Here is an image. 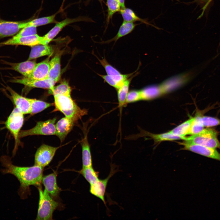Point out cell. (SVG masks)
Here are the masks:
<instances>
[{
  "mask_svg": "<svg viewBox=\"0 0 220 220\" xmlns=\"http://www.w3.org/2000/svg\"><path fill=\"white\" fill-rule=\"evenodd\" d=\"M0 162L3 167L0 171L3 174H10L15 176L19 182L20 186L18 193L22 199L27 197L29 187L41 186L43 167L34 165L31 167H20L14 165L8 156H3Z\"/></svg>",
  "mask_w": 220,
  "mask_h": 220,
  "instance_id": "1",
  "label": "cell"
},
{
  "mask_svg": "<svg viewBox=\"0 0 220 220\" xmlns=\"http://www.w3.org/2000/svg\"><path fill=\"white\" fill-rule=\"evenodd\" d=\"M54 111H59L75 123L84 116L87 114V110L79 107L72 98L71 95L54 96Z\"/></svg>",
  "mask_w": 220,
  "mask_h": 220,
  "instance_id": "2",
  "label": "cell"
},
{
  "mask_svg": "<svg viewBox=\"0 0 220 220\" xmlns=\"http://www.w3.org/2000/svg\"><path fill=\"white\" fill-rule=\"evenodd\" d=\"M37 188L39 199L36 220H52L53 213L58 207L59 203L53 199L46 189L43 191L41 186Z\"/></svg>",
  "mask_w": 220,
  "mask_h": 220,
  "instance_id": "3",
  "label": "cell"
},
{
  "mask_svg": "<svg viewBox=\"0 0 220 220\" xmlns=\"http://www.w3.org/2000/svg\"><path fill=\"white\" fill-rule=\"evenodd\" d=\"M187 143L199 145L214 148L220 149V142L218 138V132L210 128H204L200 133L183 140Z\"/></svg>",
  "mask_w": 220,
  "mask_h": 220,
  "instance_id": "4",
  "label": "cell"
},
{
  "mask_svg": "<svg viewBox=\"0 0 220 220\" xmlns=\"http://www.w3.org/2000/svg\"><path fill=\"white\" fill-rule=\"evenodd\" d=\"M24 114L16 107L13 109L5 122L6 128L9 131L14 138L15 145L13 151L14 156L21 143L19 135L23 125Z\"/></svg>",
  "mask_w": 220,
  "mask_h": 220,
  "instance_id": "5",
  "label": "cell"
},
{
  "mask_svg": "<svg viewBox=\"0 0 220 220\" xmlns=\"http://www.w3.org/2000/svg\"><path fill=\"white\" fill-rule=\"evenodd\" d=\"M56 118L45 121L37 122L35 126L29 130H21L20 132V138L29 136L35 135H56L55 123Z\"/></svg>",
  "mask_w": 220,
  "mask_h": 220,
  "instance_id": "6",
  "label": "cell"
},
{
  "mask_svg": "<svg viewBox=\"0 0 220 220\" xmlns=\"http://www.w3.org/2000/svg\"><path fill=\"white\" fill-rule=\"evenodd\" d=\"M60 147H54L43 144L37 149L35 155L34 165L42 167L48 165Z\"/></svg>",
  "mask_w": 220,
  "mask_h": 220,
  "instance_id": "7",
  "label": "cell"
},
{
  "mask_svg": "<svg viewBox=\"0 0 220 220\" xmlns=\"http://www.w3.org/2000/svg\"><path fill=\"white\" fill-rule=\"evenodd\" d=\"M97 58L105 68L107 75L114 82L115 88L116 90L122 85L127 79L134 74L136 72L127 74H122L116 68L110 64L105 57L102 59H100L97 57Z\"/></svg>",
  "mask_w": 220,
  "mask_h": 220,
  "instance_id": "8",
  "label": "cell"
},
{
  "mask_svg": "<svg viewBox=\"0 0 220 220\" xmlns=\"http://www.w3.org/2000/svg\"><path fill=\"white\" fill-rule=\"evenodd\" d=\"M10 82L22 84L29 87L48 89L50 91L53 89L56 83L53 81L48 78L38 79L24 77L13 78L10 80Z\"/></svg>",
  "mask_w": 220,
  "mask_h": 220,
  "instance_id": "9",
  "label": "cell"
},
{
  "mask_svg": "<svg viewBox=\"0 0 220 220\" xmlns=\"http://www.w3.org/2000/svg\"><path fill=\"white\" fill-rule=\"evenodd\" d=\"M181 144L184 147L183 149L220 161V153L215 148L199 145L189 144L184 141Z\"/></svg>",
  "mask_w": 220,
  "mask_h": 220,
  "instance_id": "10",
  "label": "cell"
},
{
  "mask_svg": "<svg viewBox=\"0 0 220 220\" xmlns=\"http://www.w3.org/2000/svg\"><path fill=\"white\" fill-rule=\"evenodd\" d=\"M28 24V22L8 21L0 18V38L14 36Z\"/></svg>",
  "mask_w": 220,
  "mask_h": 220,
  "instance_id": "11",
  "label": "cell"
},
{
  "mask_svg": "<svg viewBox=\"0 0 220 220\" xmlns=\"http://www.w3.org/2000/svg\"><path fill=\"white\" fill-rule=\"evenodd\" d=\"M43 37L37 34L28 36L16 37L13 36L12 38L0 43V45H23L32 47L42 44Z\"/></svg>",
  "mask_w": 220,
  "mask_h": 220,
  "instance_id": "12",
  "label": "cell"
},
{
  "mask_svg": "<svg viewBox=\"0 0 220 220\" xmlns=\"http://www.w3.org/2000/svg\"><path fill=\"white\" fill-rule=\"evenodd\" d=\"M86 20L82 17L71 19L66 18L64 20L56 23L54 27L43 36V45H46L50 42L59 33L63 28L71 23Z\"/></svg>",
  "mask_w": 220,
  "mask_h": 220,
  "instance_id": "13",
  "label": "cell"
},
{
  "mask_svg": "<svg viewBox=\"0 0 220 220\" xmlns=\"http://www.w3.org/2000/svg\"><path fill=\"white\" fill-rule=\"evenodd\" d=\"M115 173L113 168H111L110 173L108 176L103 179H99L94 183L90 185V192L93 195L101 199L105 204V196L106 188L110 178Z\"/></svg>",
  "mask_w": 220,
  "mask_h": 220,
  "instance_id": "14",
  "label": "cell"
},
{
  "mask_svg": "<svg viewBox=\"0 0 220 220\" xmlns=\"http://www.w3.org/2000/svg\"><path fill=\"white\" fill-rule=\"evenodd\" d=\"M6 88L10 94L15 107L24 114H30L31 104L29 98L20 95L9 86H7Z\"/></svg>",
  "mask_w": 220,
  "mask_h": 220,
  "instance_id": "15",
  "label": "cell"
},
{
  "mask_svg": "<svg viewBox=\"0 0 220 220\" xmlns=\"http://www.w3.org/2000/svg\"><path fill=\"white\" fill-rule=\"evenodd\" d=\"M42 183L50 196L54 200L58 198L61 189L58 186L57 181V175L53 173L43 176Z\"/></svg>",
  "mask_w": 220,
  "mask_h": 220,
  "instance_id": "16",
  "label": "cell"
},
{
  "mask_svg": "<svg viewBox=\"0 0 220 220\" xmlns=\"http://www.w3.org/2000/svg\"><path fill=\"white\" fill-rule=\"evenodd\" d=\"M75 123L66 117L59 120L55 125L56 135L62 142L72 129Z\"/></svg>",
  "mask_w": 220,
  "mask_h": 220,
  "instance_id": "17",
  "label": "cell"
},
{
  "mask_svg": "<svg viewBox=\"0 0 220 220\" xmlns=\"http://www.w3.org/2000/svg\"><path fill=\"white\" fill-rule=\"evenodd\" d=\"M6 63L10 66L8 69L16 71L25 77L30 76L37 64L35 61L28 60L18 63Z\"/></svg>",
  "mask_w": 220,
  "mask_h": 220,
  "instance_id": "18",
  "label": "cell"
},
{
  "mask_svg": "<svg viewBox=\"0 0 220 220\" xmlns=\"http://www.w3.org/2000/svg\"><path fill=\"white\" fill-rule=\"evenodd\" d=\"M139 90L141 100H152L166 94L161 84L146 86Z\"/></svg>",
  "mask_w": 220,
  "mask_h": 220,
  "instance_id": "19",
  "label": "cell"
},
{
  "mask_svg": "<svg viewBox=\"0 0 220 220\" xmlns=\"http://www.w3.org/2000/svg\"><path fill=\"white\" fill-rule=\"evenodd\" d=\"M50 56L44 61L37 63L29 77L38 79L48 78L50 69Z\"/></svg>",
  "mask_w": 220,
  "mask_h": 220,
  "instance_id": "20",
  "label": "cell"
},
{
  "mask_svg": "<svg viewBox=\"0 0 220 220\" xmlns=\"http://www.w3.org/2000/svg\"><path fill=\"white\" fill-rule=\"evenodd\" d=\"M61 53H57L50 61V69L47 78L56 83L60 79L61 76Z\"/></svg>",
  "mask_w": 220,
  "mask_h": 220,
  "instance_id": "21",
  "label": "cell"
},
{
  "mask_svg": "<svg viewBox=\"0 0 220 220\" xmlns=\"http://www.w3.org/2000/svg\"><path fill=\"white\" fill-rule=\"evenodd\" d=\"M53 52V49L48 44H39L33 46L31 49L28 58V60L45 56H50Z\"/></svg>",
  "mask_w": 220,
  "mask_h": 220,
  "instance_id": "22",
  "label": "cell"
},
{
  "mask_svg": "<svg viewBox=\"0 0 220 220\" xmlns=\"http://www.w3.org/2000/svg\"><path fill=\"white\" fill-rule=\"evenodd\" d=\"M82 149V167L92 166V160L90 146L89 143L87 134L80 141Z\"/></svg>",
  "mask_w": 220,
  "mask_h": 220,
  "instance_id": "23",
  "label": "cell"
},
{
  "mask_svg": "<svg viewBox=\"0 0 220 220\" xmlns=\"http://www.w3.org/2000/svg\"><path fill=\"white\" fill-rule=\"evenodd\" d=\"M137 73H135L127 79L122 85L117 90L119 106L120 108L126 105V101L129 91L130 84L132 79Z\"/></svg>",
  "mask_w": 220,
  "mask_h": 220,
  "instance_id": "24",
  "label": "cell"
},
{
  "mask_svg": "<svg viewBox=\"0 0 220 220\" xmlns=\"http://www.w3.org/2000/svg\"><path fill=\"white\" fill-rule=\"evenodd\" d=\"M136 24L134 22L123 21L120 26L116 35L112 38L101 43H109L113 41L116 42L121 38L130 33L134 29Z\"/></svg>",
  "mask_w": 220,
  "mask_h": 220,
  "instance_id": "25",
  "label": "cell"
},
{
  "mask_svg": "<svg viewBox=\"0 0 220 220\" xmlns=\"http://www.w3.org/2000/svg\"><path fill=\"white\" fill-rule=\"evenodd\" d=\"M194 119V117L190 118L169 132L181 137L183 140L186 136L189 134Z\"/></svg>",
  "mask_w": 220,
  "mask_h": 220,
  "instance_id": "26",
  "label": "cell"
},
{
  "mask_svg": "<svg viewBox=\"0 0 220 220\" xmlns=\"http://www.w3.org/2000/svg\"><path fill=\"white\" fill-rule=\"evenodd\" d=\"M29 100L31 104L30 114L32 115L43 111L54 104L36 99L29 98Z\"/></svg>",
  "mask_w": 220,
  "mask_h": 220,
  "instance_id": "27",
  "label": "cell"
},
{
  "mask_svg": "<svg viewBox=\"0 0 220 220\" xmlns=\"http://www.w3.org/2000/svg\"><path fill=\"white\" fill-rule=\"evenodd\" d=\"M119 12L124 21L131 22L139 21L147 24H149L145 20L138 16L130 8L126 7L121 8Z\"/></svg>",
  "mask_w": 220,
  "mask_h": 220,
  "instance_id": "28",
  "label": "cell"
},
{
  "mask_svg": "<svg viewBox=\"0 0 220 220\" xmlns=\"http://www.w3.org/2000/svg\"><path fill=\"white\" fill-rule=\"evenodd\" d=\"M79 172L82 174L90 185H92L99 179L98 173L96 171L92 166L82 167Z\"/></svg>",
  "mask_w": 220,
  "mask_h": 220,
  "instance_id": "29",
  "label": "cell"
},
{
  "mask_svg": "<svg viewBox=\"0 0 220 220\" xmlns=\"http://www.w3.org/2000/svg\"><path fill=\"white\" fill-rule=\"evenodd\" d=\"M50 93L53 96L59 95H71V89L68 82L63 81L59 85L54 86L53 89L50 91Z\"/></svg>",
  "mask_w": 220,
  "mask_h": 220,
  "instance_id": "30",
  "label": "cell"
},
{
  "mask_svg": "<svg viewBox=\"0 0 220 220\" xmlns=\"http://www.w3.org/2000/svg\"><path fill=\"white\" fill-rule=\"evenodd\" d=\"M106 5L108 8L106 22L108 25L114 14L119 12L121 7L117 0H107Z\"/></svg>",
  "mask_w": 220,
  "mask_h": 220,
  "instance_id": "31",
  "label": "cell"
},
{
  "mask_svg": "<svg viewBox=\"0 0 220 220\" xmlns=\"http://www.w3.org/2000/svg\"><path fill=\"white\" fill-rule=\"evenodd\" d=\"M148 134L156 142L182 139L181 137L173 134L169 131L161 134H155L148 133Z\"/></svg>",
  "mask_w": 220,
  "mask_h": 220,
  "instance_id": "32",
  "label": "cell"
},
{
  "mask_svg": "<svg viewBox=\"0 0 220 220\" xmlns=\"http://www.w3.org/2000/svg\"><path fill=\"white\" fill-rule=\"evenodd\" d=\"M56 14L49 16L42 17L35 19L28 22L27 26H31L36 27L54 23L56 22L55 17Z\"/></svg>",
  "mask_w": 220,
  "mask_h": 220,
  "instance_id": "33",
  "label": "cell"
},
{
  "mask_svg": "<svg viewBox=\"0 0 220 220\" xmlns=\"http://www.w3.org/2000/svg\"><path fill=\"white\" fill-rule=\"evenodd\" d=\"M200 119V116L197 115L194 117L191 125L189 134L193 135L201 132L204 129Z\"/></svg>",
  "mask_w": 220,
  "mask_h": 220,
  "instance_id": "34",
  "label": "cell"
},
{
  "mask_svg": "<svg viewBox=\"0 0 220 220\" xmlns=\"http://www.w3.org/2000/svg\"><path fill=\"white\" fill-rule=\"evenodd\" d=\"M200 119L204 127H209L220 125V119L207 116H201Z\"/></svg>",
  "mask_w": 220,
  "mask_h": 220,
  "instance_id": "35",
  "label": "cell"
},
{
  "mask_svg": "<svg viewBox=\"0 0 220 220\" xmlns=\"http://www.w3.org/2000/svg\"><path fill=\"white\" fill-rule=\"evenodd\" d=\"M36 34H37L36 27L31 26H27L22 29L18 33L13 36L18 37L30 36Z\"/></svg>",
  "mask_w": 220,
  "mask_h": 220,
  "instance_id": "36",
  "label": "cell"
},
{
  "mask_svg": "<svg viewBox=\"0 0 220 220\" xmlns=\"http://www.w3.org/2000/svg\"><path fill=\"white\" fill-rule=\"evenodd\" d=\"M141 100L140 90H132L129 91L126 99V104Z\"/></svg>",
  "mask_w": 220,
  "mask_h": 220,
  "instance_id": "37",
  "label": "cell"
},
{
  "mask_svg": "<svg viewBox=\"0 0 220 220\" xmlns=\"http://www.w3.org/2000/svg\"><path fill=\"white\" fill-rule=\"evenodd\" d=\"M120 3L121 8L125 7V0H117Z\"/></svg>",
  "mask_w": 220,
  "mask_h": 220,
  "instance_id": "38",
  "label": "cell"
},
{
  "mask_svg": "<svg viewBox=\"0 0 220 220\" xmlns=\"http://www.w3.org/2000/svg\"><path fill=\"white\" fill-rule=\"evenodd\" d=\"M213 0H208V1L205 4L203 8V13H203H204V12L205 10V9L209 5V4H210V3Z\"/></svg>",
  "mask_w": 220,
  "mask_h": 220,
  "instance_id": "39",
  "label": "cell"
},
{
  "mask_svg": "<svg viewBox=\"0 0 220 220\" xmlns=\"http://www.w3.org/2000/svg\"><path fill=\"white\" fill-rule=\"evenodd\" d=\"M208 0H199V1H200V2H201L202 3H204L205 2H206V3L208 1Z\"/></svg>",
  "mask_w": 220,
  "mask_h": 220,
  "instance_id": "40",
  "label": "cell"
},
{
  "mask_svg": "<svg viewBox=\"0 0 220 220\" xmlns=\"http://www.w3.org/2000/svg\"><path fill=\"white\" fill-rule=\"evenodd\" d=\"M65 0H63V3H64V1H65Z\"/></svg>",
  "mask_w": 220,
  "mask_h": 220,
  "instance_id": "41",
  "label": "cell"
},
{
  "mask_svg": "<svg viewBox=\"0 0 220 220\" xmlns=\"http://www.w3.org/2000/svg\"><path fill=\"white\" fill-rule=\"evenodd\" d=\"M99 0V1H101L102 0Z\"/></svg>",
  "mask_w": 220,
  "mask_h": 220,
  "instance_id": "42",
  "label": "cell"
},
{
  "mask_svg": "<svg viewBox=\"0 0 220 220\" xmlns=\"http://www.w3.org/2000/svg\"></svg>",
  "mask_w": 220,
  "mask_h": 220,
  "instance_id": "43",
  "label": "cell"
}]
</instances>
